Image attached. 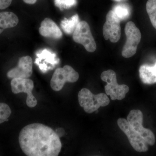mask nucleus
<instances>
[{"label": "nucleus", "mask_w": 156, "mask_h": 156, "mask_svg": "<svg viewBox=\"0 0 156 156\" xmlns=\"http://www.w3.org/2000/svg\"><path fill=\"white\" fill-rule=\"evenodd\" d=\"M19 143L21 150L28 156H57L62 148L58 134L40 123L23 127L20 133Z\"/></svg>", "instance_id": "obj_1"}, {"label": "nucleus", "mask_w": 156, "mask_h": 156, "mask_svg": "<svg viewBox=\"0 0 156 156\" xmlns=\"http://www.w3.org/2000/svg\"><path fill=\"white\" fill-rule=\"evenodd\" d=\"M78 100L81 107L87 113H92L101 107L107 106L110 103L106 94L101 93L95 95L87 88L81 89L79 92Z\"/></svg>", "instance_id": "obj_2"}, {"label": "nucleus", "mask_w": 156, "mask_h": 156, "mask_svg": "<svg viewBox=\"0 0 156 156\" xmlns=\"http://www.w3.org/2000/svg\"><path fill=\"white\" fill-rule=\"evenodd\" d=\"M101 79L107 83L105 87V90L106 95H109L112 100H122L129 92L128 86L118 83L116 74L112 70H108L101 73Z\"/></svg>", "instance_id": "obj_3"}, {"label": "nucleus", "mask_w": 156, "mask_h": 156, "mask_svg": "<svg viewBox=\"0 0 156 156\" xmlns=\"http://www.w3.org/2000/svg\"><path fill=\"white\" fill-rule=\"evenodd\" d=\"M79 78V73L75 70L69 65H66L55 70L50 81V87L53 91L58 92L66 83H75Z\"/></svg>", "instance_id": "obj_4"}, {"label": "nucleus", "mask_w": 156, "mask_h": 156, "mask_svg": "<svg viewBox=\"0 0 156 156\" xmlns=\"http://www.w3.org/2000/svg\"><path fill=\"white\" fill-rule=\"evenodd\" d=\"M127 40L122 51V56L128 58L134 56L136 53L137 46L140 41L141 33L134 23L129 21L126 23L125 29Z\"/></svg>", "instance_id": "obj_5"}, {"label": "nucleus", "mask_w": 156, "mask_h": 156, "mask_svg": "<svg viewBox=\"0 0 156 156\" xmlns=\"http://www.w3.org/2000/svg\"><path fill=\"white\" fill-rule=\"evenodd\" d=\"M127 121L134 130L147 142L148 144L154 145L155 143V136L150 129L144 128L142 126L143 115L138 109L131 110L127 116Z\"/></svg>", "instance_id": "obj_6"}, {"label": "nucleus", "mask_w": 156, "mask_h": 156, "mask_svg": "<svg viewBox=\"0 0 156 156\" xmlns=\"http://www.w3.org/2000/svg\"><path fill=\"white\" fill-rule=\"evenodd\" d=\"M73 38L76 43L83 45L88 52L92 53L96 50V43L92 36L90 27L86 21L79 23L73 34Z\"/></svg>", "instance_id": "obj_7"}, {"label": "nucleus", "mask_w": 156, "mask_h": 156, "mask_svg": "<svg viewBox=\"0 0 156 156\" xmlns=\"http://www.w3.org/2000/svg\"><path fill=\"white\" fill-rule=\"evenodd\" d=\"M119 128L128 137L130 144L134 150L145 152L148 150V144L130 126L127 120L120 118L117 121Z\"/></svg>", "instance_id": "obj_8"}, {"label": "nucleus", "mask_w": 156, "mask_h": 156, "mask_svg": "<svg viewBox=\"0 0 156 156\" xmlns=\"http://www.w3.org/2000/svg\"><path fill=\"white\" fill-rule=\"evenodd\" d=\"M11 90L14 94L23 92L27 94L26 104L30 108H33L37 104L36 98L32 94L34 88L33 81L28 78H14L11 81Z\"/></svg>", "instance_id": "obj_9"}, {"label": "nucleus", "mask_w": 156, "mask_h": 156, "mask_svg": "<svg viewBox=\"0 0 156 156\" xmlns=\"http://www.w3.org/2000/svg\"><path fill=\"white\" fill-rule=\"evenodd\" d=\"M120 21L112 10L109 11L103 27V36L105 40H109L112 43L119 41L121 35Z\"/></svg>", "instance_id": "obj_10"}, {"label": "nucleus", "mask_w": 156, "mask_h": 156, "mask_svg": "<svg viewBox=\"0 0 156 156\" xmlns=\"http://www.w3.org/2000/svg\"><path fill=\"white\" fill-rule=\"evenodd\" d=\"M33 73V60L30 56H23L20 58L17 67L9 70L7 76L9 79L29 78Z\"/></svg>", "instance_id": "obj_11"}, {"label": "nucleus", "mask_w": 156, "mask_h": 156, "mask_svg": "<svg viewBox=\"0 0 156 156\" xmlns=\"http://www.w3.org/2000/svg\"><path fill=\"white\" fill-rule=\"evenodd\" d=\"M39 33L45 37L60 39L62 37V32L52 19L46 18L42 21L39 29Z\"/></svg>", "instance_id": "obj_12"}, {"label": "nucleus", "mask_w": 156, "mask_h": 156, "mask_svg": "<svg viewBox=\"0 0 156 156\" xmlns=\"http://www.w3.org/2000/svg\"><path fill=\"white\" fill-rule=\"evenodd\" d=\"M139 72L140 78L143 83H156V61L153 65H142L140 67Z\"/></svg>", "instance_id": "obj_13"}, {"label": "nucleus", "mask_w": 156, "mask_h": 156, "mask_svg": "<svg viewBox=\"0 0 156 156\" xmlns=\"http://www.w3.org/2000/svg\"><path fill=\"white\" fill-rule=\"evenodd\" d=\"M18 22V17L13 12H0V34L6 29L16 26Z\"/></svg>", "instance_id": "obj_14"}, {"label": "nucleus", "mask_w": 156, "mask_h": 156, "mask_svg": "<svg viewBox=\"0 0 156 156\" xmlns=\"http://www.w3.org/2000/svg\"><path fill=\"white\" fill-rule=\"evenodd\" d=\"M79 15L75 14L69 19L64 18L62 20L60 26L62 29L66 34H71L73 33L76 27L80 22Z\"/></svg>", "instance_id": "obj_15"}, {"label": "nucleus", "mask_w": 156, "mask_h": 156, "mask_svg": "<svg viewBox=\"0 0 156 156\" xmlns=\"http://www.w3.org/2000/svg\"><path fill=\"white\" fill-rule=\"evenodd\" d=\"M112 11L121 20L128 19L131 15V9L127 4H118L114 7Z\"/></svg>", "instance_id": "obj_16"}, {"label": "nucleus", "mask_w": 156, "mask_h": 156, "mask_svg": "<svg viewBox=\"0 0 156 156\" xmlns=\"http://www.w3.org/2000/svg\"><path fill=\"white\" fill-rule=\"evenodd\" d=\"M146 10L153 26L156 29V0L147 1Z\"/></svg>", "instance_id": "obj_17"}, {"label": "nucleus", "mask_w": 156, "mask_h": 156, "mask_svg": "<svg viewBox=\"0 0 156 156\" xmlns=\"http://www.w3.org/2000/svg\"><path fill=\"white\" fill-rule=\"evenodd\" d=\"M11 114V109L7 104L0 103V124L9 121Z\"/></svg>", "instance_id": "obj_18"}, {"label": "nucleus", "mask_w": 156, "mask_h": 156, "mask_svg": "<svg viewBox=\"0 0 156 156\" xmlns=\"http://www.w3.org/2000/svg\"><path fill=\"white\" fill-rule=\"evenodd\" d=\"M76 0H62L59 4V6L60 8L68 9L76 5Z\"/></svg>", "instance_id": "obj_19"}, {"label": "nucleus", "mask_w": 156, "mask_h": 156, "mask_svg": "<svg viewBox=\"0 0 156 156\" xmlns=\"http://www.w3.org/2000/svg\"><path fill=\"white\" fill-rule=\"evenodd\" d=\"M12 0H0V10L7 9L12 3Z\"/></svg>", "instance_id": "obj_20"}, {"label": "nucleus", "mask_w": 156, "mask_h": 156, "mask_svg": "<svg viewBox=\"0 0 156 156\" xmlns=\"http://www.w3.org/2000/svg\"><path fill=\"white\" fill-rule=\"evenodd\" d=\"M23 1L26 4H29V5H34L37 2V0H23Z\"/></svg>", "instance_id": "obj_21"}, {"label": "nucleus", "mask_w": 156, "mask_h": 156, "mask_svg": "<svg viewBox=\"0 0 156 156\" xmlns=\"http://www.w3.org/2000/svg\"><path fill=\"white\" fill-rule=\"evenodd\" d=\"M114 1H117V2H120V1H122V0H114Z\"/></svg>", "instance_id": "obj_22"}]
</instances>
